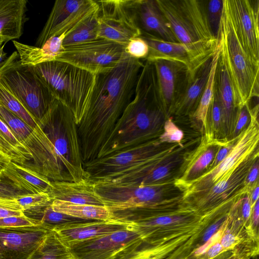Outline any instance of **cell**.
<instances>
[{"instance_id": "6da1fadb", "label": "cell", "mask_w": 259, "mask_h": 259, "mask_svg": "<svg viewBox=\"0 0 259 259\" xmlns=\"http://www.w3.org/2000/svg\"><path fill=\"white\" fill-rule=\"evenodd\" d=\"M144 62L127 56L113 69L96 75L95 86L77 125L83 163L96 159L134 96Z\"/></svg>"}, {"instance_id": "7a4b0ae2", "label": "cell", "mask_w": 259, "mask_h": 259, "mask_svg": "<svg viewBox=\"0 0 259 259\" xmlns=\"http://www.w3.org/2000/svg\"><path fill=\"white\" fill-rule=\"evenodd\" d=\"M32 154L24 166L51 181L84 179L77 124L73 114L56 99L28 137L22 142Z\"/></svg>"}, {"instance_id": "3957f363", "label": "cell", "mask_w": 259, "mask_h": 259, "mask_svg": "<svg viewBox=\"0 0 259 259\" xmlns=\"http://www.w3.org/2000/svg\"><path fill=\"white\" fill-rule=\"evenodd\" d=\"M168 117L160 98L154 65L146 60L133 99L126 107L98 158L158 139Z\"/></svg>"}, {"instance_id": "277c9868", "label": "cell", "mask_w": 259, "mask_h": 259, "mask_svg": "<svg viewBox=\"0 0 259 259\" xmlns=\"http://www.w3.org/2000/svg\"><path fill=\"white\" fill-rule=\"evenodd\" d=\"M156 1L178 42L187 48L195 63L213 55L218 39L208 21L206 1Z\"/></svg>"}, {"instance_id": "5b68a950", "label": "cell", "mask_w": 259, "mask_h": 259, "mask_svg": "<svg viewBox=\"0 0 259 259\" xmlns=\"http://www.w3.org/2000/svg\"><path fill=\"white\" fill-rule=\"evenodd\" d=\"M115 218L131 224L144 241L158 244L197 232L203 216L184 205L166 211L145 208L126 209L118 211Z\"/></svg>"}, {"instance_id": "8992f818", "label": "cell", "mask_w": 259, "mask_h": 259, "mask_svg": "<svg viewBox=\"0 0 259 259\" xmlns=\"http://www.w3.org/2000/svg\"><path fill=\"white\" fill-rule=\"evenodd\" d=\"M217 39L240 109L252 98H258L259 67L252 63L242 46L226 0H223Z\"/></svg>"}, {"instance_id": "52a82bcc", "label": "cell", "mask_w": 259, "mask_h": 259, "mask_svg": "<svg viewBox=\"0 0 259 259\" xmlns=\"http://www.w3.org/2000/svg\"><path fill=\"white\" fill-rule=\"evenodd\" d=\"M30 66L55 98L70 109L78 125L92 95L96 75L58 61Z\"/></svg>"}, {"instance_id": "ba28073f", "label": "cell", "mask_w": 259, "mask_h": 259, "mask_svg": "<svg viewBox=\"0 0 259 259\" xmlns=\"http://www.w3.org/2000/svg\"><path fill=\"white\" fill-rule=\"evenodd\" d=\"M95 190L111 212L143 207H162L182 203V192L174 179L149 185H130L106 181L95 182Z\"/></svg>"}, {"instance_id": "9c48e42d", "label": "cell", "mask_w": 259, "mask_h": 259, "mask_svg": "<svg viewBox=\"0 0 259 259\" xmlns=\"http://www.w3.org/2000/svg\"><path fill=\"white\" fill-rule=\"evenodd\" d=\"M0 83L38 122L56 99L32 70L23 65L17 51L0 65Z\"/></svg>"}, {"instance_id": "30bf717a", "label": "cell", "mask_w": 259, "mask_h": 259, "mask_svg": "<svg viewBox=\"0 0 259 259\" xmlns=\"http://www.w3.org/2000/svg\"><path fill=\"white\" fill-rule=\"evenodd\" d=\"M250 119L238 136L236 143L226 158L217 166L185 184L181 191L185 201L203 192L233 170L258 148V104L250 108Z\"/></svg>"}, {"instance_id": "8fae6325", "label": "cell", "mask_w": 259, "mask_h": 259, "mask_svg": "<svg viewBox=\"0 0 259 259\" xmlns=\"http://www.w3.org/2000/svg\"><path fill=\"white\" fill-rule=\"evenodd\" d=\"M258 156L259 148L208 190L183 202L201 216L233 205L246 194L245 180Z\"/></svg>"}, {"instance_id": "7c38bea8", "label": "cell", "mask_w": 259, "mask_h": 259, "mask_svg": "<svg viewBox=\"0 0 259 259\" xmlns=\"http://www.w3.org/2000/svg\"><path fill=\"white\" fill-rule=\"evenodd\" d=\"M172 143L158 138L83 163L84 178L94 182L107 180L156 156Z\"/></svg>"}, {"instance_id": "4fadbf2b", "label": "cell", "mask_w": 259, "mask_h": 259, "mask_svg": "<svg viewBox=\"0 0 259 259\" xmlns=\"http://www.w3.org/2000/svg\"><path fill=\"white\" fill-rule=\"evenodd\" d=\"M125 46L103 38L68 46L56 61L70 63L95 75L109 71L129 56Z\"/></svg>"}, {"instance_id": "5bb4252c", "label": "cell", "mask_w": 259, "mask_h": 259, "mask_svg": "<svg viewBox=\"0 0 259 259\" xmlns=\"http://www.w3.org/2000/svg\"><path fill=\"white\" fill-rule=\"evenodd\" d=\"M99 37L126 46L132 38L140 37L135 0L96 1Z\"/></svg>"}, {"instance_id": "9a60e30c", "label": "cell", "mask_w": 259, "mask_h": 259, "mask_svg": "<svg viewBox=\"0 0 259 259\" xmlns=\"http://www.w3.org/2000/svg\"><path fill=\"white\" fill-rule=\"evenodd\" d=\"M94 0H57L38 35L36 47H41L50 38L66 35L79 23L98 9Z\"/></svg>"}, {"instance_id": "2e32d148", "label": "cell", "mask_w": 259, "mask_h": 259, "mask_svg": "<svg viewBox=\"0 0 259 259\" xmlns=\"http://www.w3.org/2000/svg\"><path fill=\"white\" fill-rule=\"evenodd\" d=\"M240 41L252 63L259 67V0H226Z\"/></svg>"}, {"instance_id": "e0dca14e", "label": "cell", "mask_w": 259, "mask_h": 259, "mask_svg": "<svg viewBox=\"0 0 259 259\" xmlns=\"http://www.w3.org/2000/svg\"><path fill=\"white\" fill-rule=\"evenodd\" d=\"M52 230L43 225L0 228V259H27Z\"/></svg>"}, {"instance_id": "ac0fdd59", "label": "cell", "mask_w": 259, "mask_h": 259, "mask_svg": "<svg viewBox=\"0 0 259 259\" xmlns=\"http://www.w3.org/2000/svg\"><path fill=\"white\" fill-rule=\"evenodd\" d=\"M228 140L215 139L211 135H202L199 145L190 152H185L174 184L180 191L187 183L208 170L221 147Z\"/></svg>"}, {"instance_id": "d6986e66", "label": "cell", "mask_w": 259, "mask_h": 259, "mask_svg": "<svg viewBox=\"0 0 259 259\" xmlns=\"http://www.w3.org/2000/svg\"><path fill=\"white\" fill-rule=\"evenodd\" d=\"M140 237L132 227L76 243L69 248L73 259H111Z\"/></svg>"}, {"instance_id": "ffe728a7", "label": "cell", "mask_w": 259, "mask_h": 259, "mask_svg": "<svg viewBox=\"0 0 259 259\" xmlns=\"http://www.w3.org/2000/svg\"><path fill=\"white\" fill-rule=\"evenodd\" d=\"M212 57L213 55L202 60L188 69L183 88L170 114L190 116L194 112L209 77Z\"/></svg>"}, {"instance_id": "44dd1931", "label": "cell", "mask_w": 259, "mask_h": 259, "mask_svg": "<svg viewBox=\"0 0 259 259\" xmlns=\"http://www.w3.org/2000/svg\"><path fill=\"white\" fill-rule=\"evenodd\" d=\"M131 227L132 226L130 224L112 219L62 224L54 226L52 230L61 241L69 248L79 242L106 236Z\"/></svg>"}, {"instance_id": "7402d4cb", "label": "cell", "mask_w": 259, "mask_h": 259, "mask_svg": "<svg viewBox=\"0 0 259 259\" xmlns=\"http://www.w3.org/2000/svg\"><path fill=\"white\" fill-rule=\"evenodd\" d=\"M151 62L155 67L162 103L169 117L183 88L188 68L181 63L168 60L157 59Z\"/></svg>"}, {"instance_id": "603a6c76", "label": "cell", "mask_w": 259, "mask_h": 259, "mask_svg": "<svg viewBox=\"0 0 259 259\" xmlns=\"http://www.w3.org/2000/svg\"><path fill=\"white\" fill-rule=\"evenodd\" d=\"M215 84L222 112L224 139L230 140L239 109L230 75L220 52L215 72Z\"/></svg>"}, {"instance_id": "cb8c5ba5", "label": "cell", "mask_w": 259, "mask_h": 259, "mask_svg": "<svg viewBox=\"0 0 259 259\" xmlns=\"http://www.w3.org/2000/svg\"><path fill=\"white\" fill-rule=\"evenodd\" d=\"M195 233L183 235L158 244L148 243L139 237L111 259H164Z\"/></svg>"}, {"instance_id": "d4e9b609", "label": "cell", "mask_w": 259, "mask_h": 259, "mask_svg": "<svg viewBox=\"0 0 259 259\" xmlns=\"http://www.w3.org/2000/svg\"><path fill=\"white\" fill-rule=\"evenodd\" d=\"M135 10L142 31L167 41L178 42L156 0H135Z\"/></svg>"}, {"instance_id": "484cf974", "label": "cell", "mask_w": 259, "mask_h": 259, "mask_svg": "<svg viewBox=\"0 0 259 259\" xmlns=\"http://www.w3.org/2000/svg\"><path fill=\"white\" fill-rule=\"evenodd\" d=\"M48 193L53 200L104 206L95 192V182L87 178L78 182L51 181Z\"/></svg>"}, {"instance_id": "4316f807", "label": "cell", "mask_w": 259, "mask_h": 259, "mask_svg": "<svg viewBox=\"0 0 259 259\" xmlns=\"http://www.w3.org/2000/svg\"><path fill=\"white\" fill-rule=\"evenodd\" d=\"M2 179L26 194L48 193L51 187V181L47 177L12 161L3 172Z\"/></svg>"}, {"instance_id": "83f0119b", "label": "cell", "mask_w": 259, "mask_h": 259, "mask_svg": "<svg viewBox=\"0 0 259 259\" xmlns=\"http://www.w3.org/2000/svg\"><path fill=\"white\" fill-rule=\"evenodd\" d=\"M27 1L0 0V37L6 42L20 37L26 17Z\"/></svg>"}, {"instance_id": "f1b7e54d", "label": "cell", "mask_w": 259, "mask_h": 259, "mask_svg": "<svg viewBox=\"0 0 259 259\" xmlns=\"http://www.w3.org/2000/svg\"><path fill=\"white\" fill-rule=\"evenodd\" d=\"M147 43L149 54L145 60L164 59L181 63L188 69L195 64L187 48L182 44L164 40L152 34L142 31L140 35Z\"/></svg>"}, {"instance_id": "f546056e", "label": "cell", "mask_w": 259, "mask_h": 259, "mask_svg": "<svg viewBox=\"0 0 259 259\" xmlns=\"http://www.w3.org/2000/svg\"><path fill=\"white\" fill-rule=\"evenodd\" d=\"M66 35L53 36L48 39L41 47L30 46L13 40L21 63L27 66H35L41 63L56 61L64 50L63 41Z\"/></svg>"}, {"instance_id": "4dcf8cb0", "label": "cell", "mask_w": 259, "mask_h": 259, "mask_svg": "<svg viewBox=\"0 0 259 259\" xmlns=\"http://www.w3.org/2000/svg\"><path fill=\"white\" fill-rule=\"evenodd\" d=\"M51 206L56 212L83 220L107 221L113 219L112 213L105 206L77 204L53 200Z\"/></svg>"}, {"instance_id": "1f68e13d", "label": "cell", "mask_w": 259, "mask_h": 259, "mask_svg": "<svg viewBox=\"0 0 259 259\" xmlns=\"http://www.w3.org/2000/svg\"><path fill=\"white\" fill-rule=\"evenodd\" d=\"M219 55L220 47L218 42L213 55L209 77L199 103L194 112L190 116L194 125L200 130L202 135L207 130V116L214 90L215 72Z\"/></svg>"}, {"instance_id": "d6a6232c", "label": "cell", "mask_w": 259, "mask_h": 259, "mask_svg": "<svg viewBox=\"0 0 259 259\" xmlns=\"http://www.w3.org/2000/svg\"><path fill=\"white\" fill-rule=\"evenodd\" d=\"M27 259H73L68 247L54 231H50L38 247Z\"/></svg>"}, {"instance_id": "836d02e7", "label": "cell", "mask_w": 259, "mask_h": 259, "mask_svg": "<svg viewBox=\"0 0 259 259\" xmlns=\"http://www.w3.org/2000/svg\"><path fill=\"white\" fill-rule=\"evenodd\" d=\"M97 10L66 35L63 41L64 48L99 38Z\"/></svg>"}, {"instance_id": "e575fe53", "label": "cell", "mask_w": 259, "mask_h": 259, "mask_svg": "<svg viewBox=\"0 0 259 259\" xmlns=\"http://www.w3.org/2000/svg\"><path fill=\"white\" fill-rule=\"evenodd\" d=\"M0 103L17 116L32 129L37 122L20 102L0 83Z\"/></svg>"}, {"instance_id": "d590c367", "label": "cell", "mask_w": 259, "mask_h": 259, "mask_svg": "<svg viewBox=\"0 0 259 259\" xmlns=\"http://www.w3.org/2000/svg\"><path fill=\"white\" fill-rule=\"evenodd\" d=\"M204 134H209L216 139L225 140L223 137L222 112L215 84L207 116V130Z\"/></svg>"}, {"instance_id": "8d00e7d4", "label": "cell", "mask_w": 259, "mask_h": 259, "mask_svg": "<svg viewBox=\"0 0 259 259\" xmlns=\"http://www.w3.org/2000/svg\"><path fill=\"white\" fill-rule=\"evenodd\" d=\"M0 118L8 125L21 143L32 133L33 129L24 121L0 103Z\"/></svg>"}, {"instance_id": "74e56055", "label": "cell", "mask_w": 259, "mask_h": 259, "mask_svg": "<svg viewBox=\"0 0 259 259\" xmlns=\"http://www.w3.org/2000/svg\"><path fill=\"white\" fill-rule=\"evenodd\" d=\"M16 200L23 211L47 206L53 200L48 193L23 194L17 197Z\"/></svg>"}, {"instance_id": "f35d334b", "label": "cell", "mask_w": 259, "mask_h": 259, "mask_svg": "<svg viewBox=\"0 0 259 259\" xmlns=\"http://www.w3.org/2000/svg\"><path fill=\"white\" fill-rule=\"evenodd\" d=\"M0 159L25 165L31 159L12 146L0 133Z\"/></svg>"}, {"instance_id": "ab89813d", "label": "cell", "mask_w": 259, "mask_h": 259, "mask_svg": "<svg viewBox=\"0 0 259 259\" xmlns=\"http://www.w3.org/2000/svg\"><path fill=\"white\" fill-rule=\"evenodd\" d=\"M183 132L173 122L171 117H167L163 124V132L158 138L160 143L182 144Z\"/></svg>"}, {"instance_id": "60d3db41", "label": "cell", "mask_w": 259, "mask_h": 259, "mask_svg": "<svg viewBox=\"0 0 259 259\" xmlns=\"http://www.w3.org/2000/svg\"><path fill=\"white\" fill-rule=\"evenodd\" d=\"M223 0L206 1V8L208 21L214 35L217 37L220 21L222 13Z\"/></svg>"}, {"instance_id": "b9f144b4", "label": "cell", "mask_w": 259, "mask_h": 259, "mask_svg": "<svg viewBox=\"0 0 259 259\" xmlns=\"http://www.w3.org/2000/svg\"><path fill=\"white\" fill-rule=\"evenodd\" d=\"M125 51L133 58L146 60L149 54V47L142 37H137L129 41L125 46Z\"/></svg>"}, {"instance_id": "7bdbcfd3", "label": "cell", "mask_w": 259, "mask_h": 259, "mask_svg": "<svg viewBox=\"0 0 259 259\" xmlns=\"http://www.w3.org/2000/svg\"><path fill=\"white\" fill-rule=\"evenodd\" d=\"M42 225L38 220L26 215L10 217L0 219V228L20 227Z\"/></svg>"}, {"instance_id": "ee69618b", "label": "cell", "mask_w": 259, "mask_h": 259, "mask_svg": "<svg viewBox=\"0 0 259 259\" xmlns=\"http://www.w3.org/2000/svg\"><path fill=\"white\" fill-rule=\"evenodd\" d=\"M249 103L240 108L231 140L237 137L247 126L250 119Z\"/></svg>"}, {"instance_id": "f6af8a7d", "label": "cell", "mask_w": 259, "mask_h": 259, "mask_svg": "<svg viewBox=\"0 0 259 259\" xmlns=\"http://www.w3.org/2000/svg\"><path fill=\"white\" fill-rule=\"evenodd\" d=\"M0 133L14 148L32 159V154L15 137L8 125L0 118Z\"/></svg>"}, {"instance_id": "bcb514c9", "label": "cell", "mask_w": 259, "mask_h": 259, "mask_svg": "<svg viewBox=\"0 0 259 259\" xmlns=\"http://www.w3.org/2000/svg\"><path fill=\"white\" fill-rule=\"evenodd\" d=\"M195 234L164 259H187L188 255L194 249L193 242Z\"/></svg>"}, {"instance_id": "7dc6e473", "label": "cell", "mask_w": 259, "mask_h": 259, "mask_svg": "<svg viewBox=\"0 0 259 259\" xmlns=\"http://www.w3.org/2000/svg\"><path fill=\"white\" fill-rule=\"evenodd\" d=\"M258 159L250 169L244 182V190L246 194L250 195L251 192L258 185Z\"/></svg>"}, {"instance_id": "c3c4849f", "label": "cell", "mask_w": 259, "mask_h": 259, "mask_svg": "<svg viewBox=\"0 0 259 259\" xmlns=\"http://www.w3.org/2000/svg\"><path fill=\"white\" fill-rule=\"evenodd\" d=\"M237 138L238 137L232 140H228L225 145L220 148L217 152L213 162L211 164L209 169L213 168L217 166L226 158L234 146Z\"/></svg>"}, {"instance_id": "681fc988", "label": "cell", "mask_w": 259, "mask_h": 259, "mask_svg": "<svg viewBox=\"0 0 259 259\" xmlns=\"http://www.w3.org/2000/svg\"><path fill=\"white\" fill-rule=\"evenodd\" d=\"M219 242L225 251H233L239 245L240 240L234 234L225 230L224 227L223 234L219 240Z\"/></svg>"}, {"instance_id": "f907efd6", "label": "cell", "mask_w": 259, "mask_h": 259, "mask_svg": "<svg viewBox=\"0 0 259 259\" xmlns=\"http://www.w3.org/2000/svg\"><path fill=\"white\" fill-rule=\"evenodd\" d=\"M26 194L14 187L6 180L2 179L0 181V197L14 198Z\"/></svg>"}, {"instance_id": "816d5d0a", "label": "cell", "mask_w": 259, "mask_h": 259, "mask_svg": "<svg viewBox=\"0 0 259 259\" xmlns=\"http://www.w3.org/2000/svg\"><path fill=\"white\" fill-rule=\"evenodd\" d=\"M225 251L219 241L211 246L198 259H212Z\"/></svg>"}, {"instance_id": "f5cc1de1", "label": "cell", "mask_w": 259, "mask_h": 259, "mask_svg": "<svg viewBox=\"0 0 259 259\" xmlns=\"http://www.w3.org/2000/svg\"><path fill=\"white\" fill-rule=\"evenodd\" d=\"M259 200L258 199L252 208L251 215V228L254 234L258 237Z\"/></svg>"}, {"instance_id": "db71d44e", "label": "cell", "mask_w": 259, "mask_h": 259, "mask_svg": "<svg viewBox=\"0 0 259 259\" xmlns=\"http://www.w3.org/2000/svg\"><path fill=\"white\" fill-rule=\"evenodd\" d=\"M0 208L23 211V209L17 201L16 198H10L0 197Z\"/></svg>"}, {"instance_id": "11a10c76", "label": "cell", "mask_w": 259, "mask_h": 259, "mask_svg": "<svg viewBox=\"0 0 259 259\" xmlns=\"http://www.w3.org/2000/svg\"><path fill=\"white\" fill-rule=\"evenodd\" d=\"M25 214L22 211L0 208V219L10 217H22Z\"/></svg>"}, {"instance_id": "9f6ffc18", "label": "cell", "mask_w": 259, "mask_h": 259, "mask_svg": "<svg viewBox=\"0 0 259 259\" xmlns=\"http://www.w3.org/2000/svg\"><path fill=\"white\" fill-rule=\"evenodd\" d=\"M259 187L256 186L251 192L249 197L251 206L252 208L256 201L258 199Z\"/></svg>"}, {"instance_id": "6f0895ef", "label": "cell", "mask_w": 259, "mask_h": 259, "mask_svg": "<svg viewBox=\"0 0 259 259\" xmlns=\"http://www.w3.org/2000/svg\"><path fill=\"white\" fill-rule=\"evenodd\" d=\"M234 256L232 250L225 251L212 259H231Z\"/></svg>"}, {"instance_id": "680465c9", "label": "cell", "mask_w": 259, "mask_h": 259, "mask_svg": "<svg viewBox=\"0 0 259 259\" xmlns=\"http://www.w3.org/2000/svg\"><path fill=\"white\" fill-rule=\"evenodd\" d=\"M10 161L0 159V181L2 180L3 172L6 168V167Z\"/></svg>"}, {"instance_id": "91938a15", "label": "cell", "mask_w": 259, "mask_h": 259, "mask_svg": "<svg viewBox=\"0 0 259 259\" xmlns=\"http://www.w3.org/2000/svg\"><path fill=\"white\" fill-rule=\"evenodd\" d=\"M5 42L4 45L0 46V65L7 59V54L4 52V48L5 45Z\"/></svg>"}, {"instance_id": "94428289", "label": "cell", "mask_w": 259, "mask_h": 259, "mask_svg": "<svg viewBox=\"0 0 259 259\" xmlns=\"http://www.w3.org/2000/svg\"><path fill=\"white\" fill-rule=\"evenodd\" d=\"M3 42H6L3 39H2V38L0 37V46L2 45Z\"/></svg>"}, {"instance_id": "6125c7cd", "label": "cell", "mask_w": 259, "mask_h": 259, "mask_svg": "<svg viewBox=\"0 0 259 259\" xmlns=\"http://www.w3.org/2000/svg\"><path fill=\"white\" fill-rule=\"evenodd\" d=\"M251 258L252 259H259L258 258V254L253 256V257H251Z\"/></svg>"}, {"instance_id": "be15d7a7", "label": "cell", "mask_w": 259, "mask_h": 259, "mask_svg": "<svg viewBox=\"0 0 259 259\" xmlns=\"http://www.w3.org/2000/svg\"><path fill=\"white\" fill-rule=\"evenodd\" d=\"M231 259H239V258H237V257H235V256H234L233 257H232V258H231Z\"/></svg>"}]
</instances>
